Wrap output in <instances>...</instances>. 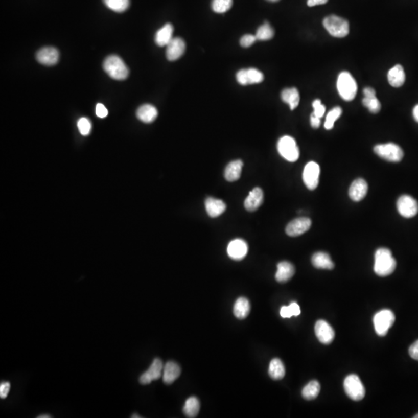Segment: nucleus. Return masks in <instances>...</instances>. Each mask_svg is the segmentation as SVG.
<instances>
[{"label": "nucleus", "mask_w": 418, "mask_h": 418, "mask_svg": "<svg viewBox=\"0 0 418 418\" xmlns=\"http://www.w3.org/2000/svg\"><path fill=\"white\" fill-rule=\"evenodd\" d=\"M397 267L396 260L393 258L392 252L386 248H380L375 253L374 271L380 276H386L392 274Z\"/></svg>", "instance_id": "obj_1"}, {"label": "nucleus", "mask_w": 418, "mask_h": 418, "mask_svg": "<svg viewBox=\"0 0 418 418\" xmlns=\"http://www.w3.org/2000/svg\"><path fill=\"white\" fill-rule=\"evenodd\" d=\"M105 72L115 80H125L129 75V69L121 58L117 55H110L104 61Z\"/></svg>", "instance_id": "obj_2"}, {"label": "nucleus", "mask_w": 418, "mask_h": 418, "mask_svg": "<svg viewBox=\"0 0 418 418\" xmlns=\"http://www.w3.org/2000/svg\"><path fill=\"white\" fill-rule=\"evenodd\" d=\"M323 25L331 35L338 38L346 37L350 33L348 21L335 15H331L324 18Z\"/></svg>", "instance_id": "obj_3"}, {"label": "nucleus", "mask_w": 418, "mask_h": 418, "mask_svg": "<svg viewBox=\"0 0 418 418\" xmlns=\"http://www.w3.org/2000/svg\"><path fill=\"white\" fill-rule=\"evenodd\" d=\"M338 93L344 100H353L357 93V84L354 78L349 72H343L338 75L337 81Z\"/></svg>", "instance_id": "obj_4"}, {"label": "nucleus", "mask_w": 418, "mask_h": 418, "mask_svg": "<svg viewBox=\"0 0 418 418\" xmlns=\"http://www.w3.org/2000/svg\"><path fill=\"white\" fill-rule=\"evenodd\" d=\"M277 150L282 157L289 162H295L298 160L300 150L294 138L284 136L277 143Z\"/></svg>", "instance_id": "obj_5"}, {"label": "nucleus", "mask_w": 418, "mask_h": 418, "mask_svg": "<svg viewBox=\"0 0 418 418\" xmlns=\"http://www.w3.org/2000/svg\"><path fill=\"white\" fill-rule=\"evenodd\" d=\"M374 152L381 158L394 163L401 161L404 157V151L402 149L393 143L375 146Z\"/></svg>", "instance_id": "obj_6"}, {"label": "nucleus", "mask_w": 418, "mask_h": 418, "mask_svg": "<svg viewBox=\"0 0 418 418\" xmlns=\"http://www.w3.org/2000/svg\"><path fill=\"white\" fill-rule=\"evenodd\" d=\"M344 389L349 398L355 401H361L365 395V387L362 381L359 377L355 374L348 376L345 379Z\"/></svg>", "instance_id": "obj_7"}, {"label": "nucleus", "mask_w": 418, "mask_h": 418, "mask_svg": "<svg viewBox=\"0 0 418 418\" xmlns=\"http://www.w3.org/2000/svg\"><path fill=\"white\" fill-rule=\"evenodd\" d=\"M394 321V314L390 310H382L377 313L374 318V324L377 335L385 336Z\"/></svg>", "instance_id": "obj_8"}, {"label": "nucleus", "mask_w": 418, "mask_h": 418, "mask_svg": "<svg viewBox=\"0 0 418 418\" xmlns=\"http://www.w3.org/2000/svg\"><path fill=\"white\" fill-rule=\"evenodd\" d=\"M398 213L404 218L414 217L418 213V203L410 195H402L397 203Z\"/></svg>", "instance_id": "obj_9"}, {"label": "nucleus", "mask_w": 418, "mask_h": 418, "mask_svg": "<svg viewBox=\"0 0 418 418\" xmlns=\"http://www.w3.org/2000/svg\"><path fill=\"white\" fill-rule=\"evenodd\" d=\"M320 167L314 161L309 162L305 167L303 171V180L305 186L309 190H315L319 183Z\"/></svg>", "instance_id": "obj_10"}, {"label": "nucleus", "mask_w": 418, "mask_h": 418, "mask_svg": "<svg viewBox=\"0 0 418 418\" xmlns=\"http://www.w3.org/2000/svg\"><path fill=\"white\" fill-rule=\"evenodd\" d=\"M164 366L165 365L161 359L158 358L155 359L150 368L140 377V383L143 385H147L150 384L154 380H159L163 376Z\"/></svg>", "instance_id": "obj_11"}, {"label": "nucleus", "mask_w": 418, "mask_h": 418, "mask_svg": "<svg viewBox=\"0 0 418 418\" xmlns=\"http://www.w3.org/2000/svg\"><path fill=\"white\" fill-rule=\"evenodd\" d=\"M264 79L262 72L256 68L242 69L237 74V82L242 85L260 83Z\"/></svg>", "instance_id": "obj_12"}, {"label": "nucleus", "mask_w": 418, "mask_h": 418, "mask_svg": "<svg viewBox=\"0 0 418 418\" xmlns=\"http://www.w3.org/2000/svg\"><path fill=\"white\" fill-rule=\"evenodd\" d=\"M315 335L321 343L329 345L335 338V331L332 326L324 320L317 321L315 326Z\"/></svg>", "instance_id": "obj_13"}, {"label": "nucleus", "mask_w": 418, "mask_h": 418, "mask_svg": "<svg viewBox=\"0 0 418 418\" xmlns=\"http://www.w3.org/2000/svg\"><path fill=\"white\" fill-rule=\"evenodd\" d=\"M311 226V219L302 217L294 219L286 227V233L289 237H299L310 229Z\"/></svg>", "instance_id": "obj_14"}, {"label": "nucleus", "mask_w": 418, "mask_h": 418, "mask_svg": "<svg viewBox=\"0 0 418 418\" xmlns=\"http://www.w3.org/2000/svg\"><path fill=\"white\" fill-rule=\"evenodd\" d=\"M228 257L235 260H241L246 257L248 252V245L241 239H237L230 242L227 247Z\"/></svg>", "instance_id": "obj_15"}, {"label": "nucleus", "mask_w": 418, "mask_h": 418, "mask_svg": "<svg viewBox=\"0 0 418 418\" xmlns=\"http://www.w3.org/2000/svg\"><path fill=\"white\" fill-rule=\"evenodd\" d=\"M185 42L180 37L173 38L167 46L166 55L169 61H177L185 51Z\"/></svg>", "instance_id": "obj_16"}, {"label": "nucleus", "mask_w": 418, "mask_h": 418, "mask_svg": "<svg viewBox=\"0 0 418 418\" xmlns=\"http://www.w3.org/2000/svg\"><path fill=\"white\" fill-rule=\"evenodd\" d=\"M37 60L44 65H55L59 60V52L53 47H46L37 52Z\"/></svg>", "instance_id": "obj_17"}, {"label": "nucleus", "mask_w": 418, "mask_h": 418, "mask_svg": "<svg viewBox=\"0 0 418 418\" xmlns=\"http://www.w3.org/2000/svg\"><path fill=\"white\" fill-rule=\"evenodd\" d=\"M367 192V182L364 179L358 178L352 183L349 190V195L353 201H360L365 198Z\"/></svg>", "instance_id": "obj_18"}, {"label": "nucleus", "mask_w": 418, "mask_h": 418, "mask_svg": "<svg viewBox=\"0 0 418 418\" xmlns=\"http://www.w3.org/2000/svg\"><path fill=\"white\" fill-rule=\"evenodd\" d=\"M264 202V192L260 188H255L249 192L244 201V206L249 212H254Z\"/></svg>", "instance_id": "obj_19"}, {"label": "nucleus", "mask_w": 418, "mask_h": 418, "mask_svg": "<svg viewBox=\"0 0 418 418\" xmlns=\"http://www.w3.org/2000/svg\"><path fill=\"white\" fill-rule=\"evenodd\" d=\"M206 212L210 217H219L226 210V204L222 200L214 198H207L204 202Z\"/></svg>", "instance_id": "obj_20"}, {"label": "nucleus", "mask_w": 418, "mask_h": 418, "mask_svg": "<svg viewBox=\"0 0 418 418\" xmlns=\"http://www.w3.org/2000/svg\"><path fill=\"white\" fill-rule=\"evenodd\" d=\"M388 82L391 86L400 88L405 82L406 75L404 67L400 64H397L392 67L388 72Z\"/></svg>", "instance_id": "obj_21"}, {"label": "nucleus", "mask_w": 418, "mask_h": 418, "mask_svg": "<svg viewBox=\"0 0 418 418\" xmlns=\"http://www.w3.org/2000/svg\"><path fill=\"white\" fill-rule=\"evenodd\" d=\"M295 273V269L291 263L283 261L277 264V271L275 277L279 283H285L290 281Z\"/></svg>", "instance_id": "obj_22"}, {"label": "nucleus", "mask_w": 418, "mask_h": 418, "mask_svg": "<svg viewBox=\"0 0 418 418\" xmlns=\"http://www.w3.org/2000/svg\"><path fill=\"white\" fill-rule=\"evenodd\" d=\"M181 369L178 364L169 361L165 364L163 370V381L166 384H171L180 377Z\"/></svg>", "instance_id": "obj_23"}, {"label": "nucleus", "mask_w": 418, "mask_h": 418, "mask_svg": "<svg viewBox=\"0 0 418 418\" xmlns=\"http://www.w3.org/2000/svg\"><path fill=\"white\" fill-rule=\"evenodd\" d=\"M311 263L314 267L318 269L332 270L335 267V264L332 262L330 256L324 252H315L312 256Z\"/></svg>", "instance_id": "obj_24"}, {"label": "nucleus", "mask_w": 418, "mask_h": 418, "mask_svg": "<svg viewBox=\"0 0 418 418\" xmlns=\"http://www.w3.org/2000/svg\"><path fill=\"white\" fill-rule=\"evenodd\" d=\"M158 115L157 109L150 104L141 106L136 112V117L141 121L145 123H153Z\"/></svg>", "instance_id": "obj_25"}, {"label": "nucleus", "mask_w": 418, "mask_h": 418, "mask_svg": "<svg viewBox=\"0 0 418 418\" xmlns=\"http://www.w3.org/2000/svg\"><path fill=\"white\" fill-rule=\"evenodd\" d=\"M243 163L241 160H234L230 162L225 169V180L229 182L236 181L239 180L241 176L242 169H243Z\"/></svg>", "instance_id": "obj_26"}, {"label": "nucleus", "mask_w": 418, "mask_h": 418, "mask_svg": "<svg viewBox=\"0 0 418 418\" xmlns=\"http://www.w3.org/2000/svg\"><path fill=\"white\" fill-rule=\"evenodd\" d=\"M174 28L171 24H167L160 28L155 36V42L160 47H167L173 39Z\"/></svg>", "instance_id": "obj_27"}, {"label": "nucleus", "mask_w": 418, "mask_h": 418, "mask_svg": "<svg viewBox=\"0 0 418 418\" xmlns=\"http://www.w3.org/2000/svg\"><path fill=\"white\" fill-rule=\"evenodd\" d=\"M281 99L284 102L289 105L291 110H294L298 106L299 102H300V94L297 88H286L281 92Z\"/></svg>", "instance_id": "obj_28"}, {"label": "nucleus", "mask_w": 418, "mask_h": 418, "mask_svg": "<svg viewBox=\"0 0 418 418\" xmlns=\"http://www.w3.org/2000/svg\"><path fill=\"white\" fill-rule=\"evenodd\" d=\"M235 316L239 319H244L250 312V304L246 297H240L235 303L233 308Z\"/></svg>", "instance_id": "obj_29"}, {"label": "nucleus", "mask_w": 418, "mask_h": 418, "mask_svg": "<svg viewBox=\"0 0 418 418\" xmlns=\"http://www.w3.org/2000/svg\"><path fill=\"white\" fill-rule=\"evenodd\" d=\"M269 375L273 380H282L285 376V367L282 361L277 358L272 359L269 365Z\"/></svg>", "instance_id": "obj_30"}, {"label": "nucleus", "mask_w": 418, "mask_h": 418, "mask_svg": "<svg viewBox=\"0 0 418 418\" xmlns=\"http://www.w3.org/2000/svg\"><path fill=\"white\" fill-rule=\"evenodd\" d=\"M321 390V386L319 383L316 380H312L309 382L302 390V396L305 400L312 401L317 398Z\"/></svg>", "instance_id": "obj_31"}, {"label": "nucleus", "mask_w": 418, "mask_h": 418, "mask_svg": "<svg viewBox=\"0 0 418 418\" xmlns=\"http://www.w3.org/2000/svg\"><path fill=\"white\" fill-rule=\"evenodd\" d=\"M200 410V402L198 398L191 397L186 401L183 411L187 417H196Z\"/></svg>", "instance_id": "obj_32"}, {"label": "nucleus", "mask_w": 418, "mask_h": 418, "mask_svg": "<svg viewBox=\"0 0 418 418\" xmlns=\"http://www.w3.org/2000/svg\"><path fill=\"white\" fill-rule=\"evenodd\" d=\"M108 8L117 13H123L129 7V0H103Z\"/></svg>", "instance_id": "obj_33"}, {"label": "nucleus", "mask_w": 418, "mask_h": 418, "mask_svg": "<svg viewBox=\"0 0 418 418\" xmlns=\"http://www.w3.org/2000/svg\"><path fill=\"white\" fill-rule=\"evenodd\" d=\"M256 37L259 40H268L273 38L274 36V31L268 22H265L257 30Z\"/></svg>", "instance_id": "obj_34"}, {"label": "nucleus", "mask_w": 418, "mask_h": 418, "mask_svg": "<svg viewBox=\"0 0 418 418\" xmlns=\"http://www.w3.org/2000/svg\"><path fill=\"white\" fill-rule=\"evenodd\" d=\"M342 110L341 107H335L332 110L329 111L326 117V123H324V128L328 130L333 128L335 121L338 120L342 115Z\"/></svg>", "instance_id": "obj_35"}, {"label": "nucleus", "mask_w": 418, "mask_h": 418, "mask_svg": "<svg viewBox=\"0 0 418 418\" xmlns=\"http://www.w3.org/2000/svg\"><path fill=\"white\" fill-rule=\"evenodd\" d=\"M363 106L369 109L372 113H378L381 109V104L377 99V96L374 97H364L362 99Z\"/></svg>", "instance_id": "obj_36"}, {"label": "nucleus", "mask_w": 418, "mask_h": 418, "mask_svg": "<svg viewBox=\"0 0 418 418\" xmlns=\"http://www.w3.org/2000/svg\"><path fill=\"white\" fill-rule=\"evenodd\" d=\"M233 4V0H213L212 8L216 13H224L230 10Z\"/></svg>", "instance_id": "obj_37"}, {"label": "nucleus", "mask_w": 418, "mask_h": 418, "mask_svg": "<svg viewBox=\"0 0 418 418\" xmlns=\"http://www.w3.org/2000/svg\"><path fill=\"white\" fill-rule=\"evenodd\" d=\"M78 128L79 129L81 134L83 136H88L91 130V121L88 118H81L78 121Z\"/></svg>", "instance_id": "obj_38"}, {"label": "nucleus", "mask_w": 418, "mask_h": 418, "mask_svg": "<svg viewBox=\"0 0 418 418\" xmlns=\"http://www.w3.org/2000/svg\"><path fill=\"white\" fill-rule=\"evenodd\" d=\"M312 106L313 109H314L313 114L318 117V118H322V117H324V113H326V106L322 105L321 100H320V99H316V100L314 101V102H313Z\"/></svg>", "instance_id": "obj_39"}, {"label": "nucleus", "mask_w": 418, "mask_h": 418, "mask_svg": "<svg viewBox=\"0 0 418 418\" xmlns=\"http://www.w3.org/2000/svg\"><path fill=\"white\" fill-rule=\"evenodd\" d=\"M256 40H257L256 35H252V34H246L243 36L240 40V44L243 48H249L251 45L255 43Z\"/></svg>", "instance_id": "obj_40"}, {"label": "nucleus", "mask_w": 418, "mask_h": 418, "mask_svg": "<svg viewBox=\"0 0 418 418\" xmlns=\"http://www.w3.org/2000/svg\"><path fill=\"white\" fill-rule=\"evenodd\" d=\"M10 390V383L9 382H3L0 385V398L5 399L8 396Z\"/></svg>", "instance_id": "obj_41"}, {"label": "nucleus", "mask_w": 418, "mask_h": 418, "mask_svg": "<svg viewBox=\"0 0 418 418\" xmlns=\"http://www.w3.org/2000/svg\"><path fill=\"white\" fill-rule=\"evenodd\" d=\"M96 114L99 118H106L108 115V110L103 104L99 103L96 105Z\"/></svg>", "instance_id": "obj_42"}, {"label": "nucleus", "mask_w": 418, "mask_h": 418, "mask_svg": "<svg viewBox=\"0 0 418 418\" xmlns=\"http://www.w3.org/2000/svg\"><path fill=\"white\" fill-rule=\"evenodd\" d=\"M409 354H410L412 359L418 361V340H416V342H413L410 345V348H409Z\"/></svg>", "instance_id": "obj_43"}, {"label": "nucleus", "mask_w": 418, "mask_h": 418, "mask_svg": "<svg viewBox=\"0 0 418 418\" xmlns=\"http://www.w3.org/2000/svg\"><path fill=\"white\" fill-rule=\"evenodd\" d=\"M281 315L284 318H291L293 316V314L290 306L282 307L281 309Z\"/></svg>", "instance_id": "obj_44"}, {"label": "nucleus", "mask_w": 418, "mask_h": 418, "mask_svg": "<svg viewBox=\"0 0 418 418\" xmlns=\"http://www.w3.org/2000/svg\"><path fill=\"white\" fill-rule=\"evenodd\" d=\"M311 125L313 128L317 129V128L319 127L320 125H321V119L318 118V117H316V115H314L313 113L311 114Z\"/></svg>", "instance_id": "obj_45"}, {"label": "nucleus", "mask_w": 418, "mask_h": 418, "mask_svg": "<svg viewBox=\"0 0 418 418\" xmlns=\"http://www.w3.org/2000/svg\"><path fill=\"white\" fill-rule=\"evenodd\" d=\"M292 311L293 316H298L300 314V308L296 302H293L289 305Z\"/></svg>", "instance_id": "obj_46"}, {"label": "nucleus", "mask_w": 418, "mask_h": 418, "mask_svg": "<svg viewBox=\"0 0 418 418\" xmlns=\"http://www.w3.org/2000/svg\"><path fill=\"white\" fill-rule=\"evenodd\" d=\"M329 0H308V7H315V6L324 5Z\"/></svg>", "instance_id": "obj_47"}, {"label": "nucleus", "mask_w": 418, "mask_h": 418, "mask_svg": "<svg viewBox=\"0 0 418 418\" xmlns=\"http://www.w3.org/2000/svg\"><path fill=\"white\" fill-rule=\"evenodd\" d=\"M363 93L365 97H374V96H376L375 90L373 88H370V87L364 88Z\"/></svg>", "instance_id": "obj_48"}, {"label": "nucleus", "mask_w": 418, "mask_h": 418, "mask_svg": "<svg viewBox=\"0 0 418 418\" xmlns=\"http://www.w3.org/2000/svg\"><path fill=\"white\" fill-rule=\"evenodd\" d=\"M413 118H414L415 120L418 123V105H416V106L413 108Z\"/></svg>", "instance_id": "obj_49"}, {"label": "nucleus", "mask_w": 418, "mask_h": 418, "mask_svg": "<svg viewBox=\"0 0 418 418\" xmlns=\"http://www.w3.org/2000/svg\"><path fill=\"white\" fill-rule=\"evenodd\" d=\"M37 417H38V418H49V417H51V416H50V415H48V414H43V415H40V416H37Z\"/></svg>", "instance_id": "obj_50"}, {"label": "nucleus", "mask_w": 418, "mask_h": 418, "mask_svg": "<svg viewBox=\"0 0 418 418\" xmlns=\"http://www.w3.org/2000/svg\"><path fill=\"white\" fill-rule=\"evenodd\" d=\"M132 417H141V416H137V414H133Z\"/></svg>", "instance_id": "obj_51"}, {"label": "nucleus", "mask_w": 418, "mask_h": 418, "mask_svg": "<svg viewBox=\"0 0 418 418\" xmlns=\"http://www.w3.org/2000/svg\"><path fill=\"white\" fill-rule=\"evenodd\" d=\"M268 1H270V2H277L279 0H268Z\"/></svg>", "instance_id": "obj_52"}, {"label": "nucleus", "mask_w": 418, "mask_h": 418, "mask_svg": "<svg viewBox=\"0 0 418 418\" xmlns=\"http://www.w3.org/2000/svg\"><path fill=\"white\" fill-rule=\"evenodd\" d=\"M413 417L418 418V413H417V414L415 415V416H413Z\"/></svg>", "instance_id": "obj_53"}]
</instances>
